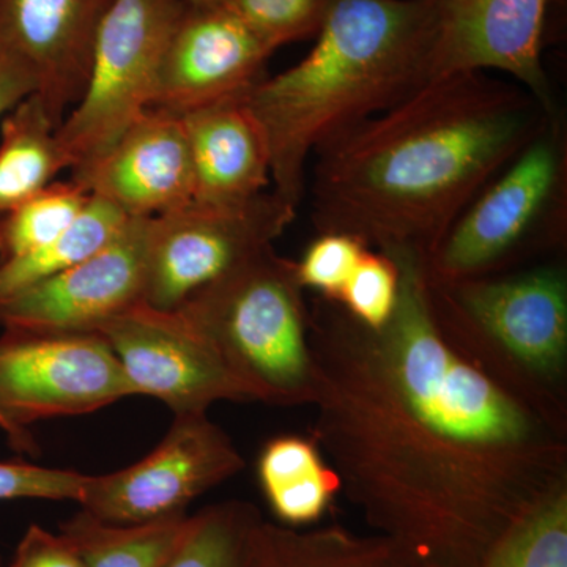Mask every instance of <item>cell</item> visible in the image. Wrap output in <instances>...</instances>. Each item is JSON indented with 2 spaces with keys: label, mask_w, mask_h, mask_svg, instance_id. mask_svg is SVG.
Wrapping results in <instances>:
<instances>
[{
  "label": "cell",
  "mask_w": 567,
  "mask_h": 567,
  "mask_svg": "<svg viewBox=\"0 0 567 567\" xmlns=\"http://www.w3.org/2000/svg\"><path fill=\"white\" fill-rule=\"evenodd\" d=\"M548 0H435L431 81L499 71L558 110L540 59Z\"/></svg>",
  "instance_id": "cell-13"
},
{
  "label": "cell",
  "mask_w": 567,
  "mask_h": 567,
  "mask_svg": "<svg viewBox=\"0 0 567 567\" xmlns=\"http://www.w3.org/2000/svg\"><path fill=\"white\" fill-rule=\"evenodd\" d=\"M244 468L233 439L207 412L182 413L140 462L87 476L80 505L110 524H148L186 514L189 503Z\"/></svg>",
  "instance_id": "cell-10"
},
{
  "label": "cell",
  "mask_w": 567,
  "mask_h": 567,
  "mask_svg": "<svg viewBox=\"0 0 567 567\" xmlns=\"http://www.w3.org/2000/svg\"><path fill=\"white\" fill-rule=\"evenodd\" d=\"M91 194L80 183L52 182L0 216V264L35 251L61 235L80 215Z\"/></svg>",
  "instance_id": "cell-24"
},
{
  "label": "cell",
  "mask_w": 567,
  "mask_h": 567,
  "mask_svg": "<svg viewBox=\"0 0 567 567\" xmlns=\"http://www.w3.org/2000/svg\"><path fill=\"white\" fill-rule=\"evenodd\" d=\"M7 567H85L69 540L59 533L31 525L21 537Z\"/></svg>",
  "instance_id": "cell-30"
},
{
  "label": "cell",
  "mask_w": 567,
  "mask_h": 567,
  "mask_svg": "<svg viewBox=\"0 0 567 567\" xmlns=\"http://www.w3.org/2000/svg\"><path fill=\"white\" fill-rule=\"evenodd\" d=\"M401 274L386 254L365 249L336 303L364 327L379 330L398 305Z\"/></svg>",
  "instance_id": "cell-27"
},
{
  "label": "cell",
  "mask_w": 567,
  "mask_h": 567,
  "mask_svg": "<svg viewBox=\"0 0 567 567\" xmlns=\"http://www.w3.org/2000/svg\"><path fill=\"white\" fill-rule=\"evenodd\" d=\"M151 218H130L99 252L0 300V327L31 333H95L145 303Z\"/></svg>",
  "instance_id": "cell-11"
},
{
  "label": "cell",
  "mask_w": 567,
  "mask_h": 567,
  "mask_svg": "<svg viewBox=\"0 0 567 567\" xmlns=\"http://www.w3.org/2000/svg\"><path fill=\"white\" fill-rule=\"evenodd\" d=\"M567 140L561 111L487 183L423 265L425 282L506 274L565 238Z\"/></svg>",
  "instance_id": "cell-6"
},
{
  "label": "cell",
  "mask_w": 567,
  "mask_h": 567,
  "mask_svg": "<svg viewBox=\"0 0 567 567\" xmlns=\"http://www.w3.org/2000/svg\"><path fill=\"white\" fill-rule=\"evenodd\" d=\"M188 514L117 525L81 509L61 525V535L74 547L85 567H166L181 546Z\"/></svg>",
  "instance_id": "cell-21"
},
{
  "label": "cell",
  "mask_w": 567,
  "mask_h": 567,
  "mask_svg": "<svg viewBox=\"0 0 567 567\" xmlns=\"http://www.w3.org/2000/svg\"><path fill=\"white\" fill-rule=\"evenodd\" d=\"M274 52L226 6L186 3L164 51L151 107L182 115L245 95L262 80Z\"/></svg>",
  "instance_id": "cell-14"
},
{
  "label": "cell",
  "mask_w": 567,
  "mask_h": 567,
  "mask_svg": "<svg viewBox=\"0 0 567 567\" xmlns=\"http://www.w3.org/2000/svg\"><path fill=\"white\" fill-rule=\"evenodd\" d=\"M338 0H224L257 37L279 50L322 31Z\"/></svg>",
  "instance_id": "cell-26"
},
{
  "label": "cell",
  "mask_w": 567,
  "mask_h": 567,
  "mask_svg": "<svg viewBox=\"0 0 567 567\" xmlns=\"http://www.w3.org/2000/svg\"><path fill=\"white\" fill-rule=\"evenodd\" d=\"M0 216L47 188L70 163L58 125L39 96L18 103L0 121Z\"/></svg>",
  "instance_id": "cell-20"
},
{
  "label": "cell",
  "mask_w": 567,
  "mask_h": 567,
  "mask_svg": "<svg viewBox=\"0 0 567 567\" xmlns=\"http://www.w3.org/2000/svg\"><path fill=\"white\" fill-rule=\"evenodd\" d=\"M71 181L125 213L156 218L194 203L192 151L181 114L151 107Z\"/></svg>",
  "instance_id": "cell-16"
},
{
  "label": "cell",
  "mask_w": 567,
  "mask_h": 567,
  "mask_svg": "<svg viewBox=\"0 0 567 567\" xmlns=\"http://www.w3.org/2000/svg\"><path fill=\"white\" fill-rule=\"evenodd\" d=\"M185 0H114L100 25L80 100L55 130L70 171L104 155L151 110Z\"/></svg>",
  "instance_id": "cell-7"
},
{
  "label": "cell",
  "mask_w": 567,
  "mask_h": 567,
  "mask_svg": "<svg viewBox=\"0 0 567 567\" xmlns=\"http://www.w3.org/2000/svg\"><path fill=\"white\" fill-rule=\"evenodd\" d=\"M555 111L517 82L484 71L429 81L317 148V230L352 235L375 251L424 265Z\"/></svg>",
  "instance_id": "cell-2"
},
{
  "label": "cell",
  "mask_w": 567,
  "mask_h": 567,
  "mask_svg": "<svg viewBox=\"0 0 567 567\" xmlns=\"http://www.w3.org/2000/svg\"><path fill=\"white\" fill-rule=\"evenodd\" d=\"M257 480L279 524L303 528L324 516L341 480L315 439L281 435L260 451Z\"/></svg>",
  "instance_id": "cell-19"
},
{
  "label": "cell",
  "mask_w": 567,
  "mask_h": 567,
  "mask_svg": "<svg viewBox=\"0 0 567 567\" xmlns=\"http://www.w3.org/2000/svg\"><path fill=\"white\" fill-rule=\"evenodd\" d=\"M114 0H0V55L31 74L55 125L80 100Z\"/></svg>",
  "instance_id": "cell-15"
},
{
  "label": "cell",
  "mask_w": 567,
  "mask_h": 567,
  "mask_svg": "<svg viewBox=\"0 0 567 567\" xmlns=\"http://www.w3.org/2000/svg\"><path fill=\"white\" fill-rule=\"evenodd\" d=\"M35 93V82L17 62L0 55V121L22 100Z\"/></svg>",
  "instance_id": "cell-31"
},
{
  "label": "cell",
  "mask_w": 567,
  "mask_h": 567,
  "mask_svg": "<svg viewBox=\"0 0 567 567\" xmlns=\"http://www.w3.org/2000/svg\"><path fill=\"white\" fill-rule=\"evenodd\" d=\"M435 0H338L311 52L245 93L274 192L300 207L317 148L431 81Z\"/></svg>",
  "instance_id": "cell-3"
},
{
  "label": "cell",
  "mask_w": 567,
  "mask_h": 567,
  "mask_svg": "<svg viewBox=\"0 0 567 567\" xmlns=\"http://www.w3.org/2000/svg\"><path fill=\"white\" fill-rule=\"evenodd\" d=\"M390 257L401 286L379 330L336 301L309 309L312 439L375 533L427 567H477L567 488V427L462 357L436 327L423 262Z\"/></svg>",
  "instance_id": "cell-1"
},
{
  "label": "cell",
  "mask_w": 567,
  "mask_h": 567,
  "mask_svg": "<svg viewBox=\"0 0 567 567\" xmlns=\"http://www.w3.org/2000/svg\"><path fill=\"white\" fill-rule=\"evenodd\" d=\"M264 520L252 503L230 499L189 516L166 567H249L254 535Z\"/></svg>",
  "instance_id": "cell-23"
},
{
  "label": "cell",
  "mask_w": 567,
  "mask_h": 567,
  "mask_svg": "<svg viewBox=\"0 0 567 567\" xmlns=\"http://www.w3.org/2000/svg\"><path fill=\"white\" fill-rule=\"evenodd\" d=\"M249 567H427L391 537L357 535L339 525L311 529L260 522Z\"/></svg>",
  "instance_id": "cell-18"
},
{
  "label": "cell",
  "mask_w": 567,
  "mask_h": 567,
  "mask_svg": "<svg viewBox=\"0 0 567 567\" xmlns=\"http://www.w3.org/2000/svg\"><path fill=\"white\" fill-rule=\"evenodd\" d=\"M303 290L297 265L270 246L177 309L212 347L246 402L312 405L316 372Z\"/></svg>",
  "instance_id": "cell-5"
},
{
  "label": "cell",
  "mask_w": 567,
  "mask_h": 567,
  "mask_svg": "<svg viewBox=\"0 0 567 567\" xmlns=\"http://www.w3.org/2000/svg\"><path fill=\"white\" fill-rule=\"evenodd\" d=\"M0 566H2V557H0Z\"/></svg>",
  "instance_id": "cell-33"
},
{
  "label": "cell",
  "mask_w": 567,
  "mask_h": 567,
  "mask_svg": "<svg viewBox=\"0 0 567 567\" xmlns=\"http://www.w3.org/2000/svg\"><path fill=\"white\" fill-rule=\"evenodd\" d=\"M192 151L194 203H246L271 185L270 155L244 95L182 114Z\"/></svg>",
  "instance_id": "cell-17"
},
{
  "label": "cell",
  "mask_w": 567,
  "mask_h": 567,
  "mask_svg": "<svg viewBox=\"0 0 567 567\" xmlns=\"http://www.w3.org/2000/svg\"><path fill=\"white\" fill-rule=\"evenodd\" d=\"M117 357L134 394L151 395L175 415L207 412L215 402H246L212 347L178 309L141 303L95 331Z\"/></svg>",
  "instance_id": "cell-12"
},
{
  "label": "cell",
  "mask_w": 567,
  "mask_h": 567,
  "mask_svg": "<svg viewBox=\"0 0 567 567\" xmlns=\"http://www.w3.org/2000/svg\"><path fill=\"white\" fill-rule=\"evenodd\" d=\"M297 208L271 189L241 204L192 203L148 219L145 303L173 311L274 246Z\"/></svg>",
  "instance_id": "cell-9"
},
{
  "label": "cell",
  "mask_w": 567,
  "mask_h": 567,
  "mask_svg": "<svg viewBox=\"0 0 567 567\" xmlns=\"http://www.w3.org/2000/svg\"><path fill=\"white\" fill-rule=\"evenodd\" d=\"M440 333L470 363L567 427V275L561 265L429 284Z\"/></svg>",
  "instance_id": "cell-4"
},
{
  "label": "cell",
  "mask_w": 567,
  "mask_h": 567,
  "mask_svg": "<svg viewBox=\"0 0 567 567\" xmlns=\"http://www.w3.org/2000/svg\"><path fill=\"white\" fill-rule=\"evenodd\" d=\"M189 6L208 7V6H223L224 0H185Z\"/></svg>",
  "instance_id": "cell-32"
},
{
  "label": "cell",
  "mask_w": 567,
  "mask_h": 567,
  "mask_svg": "<svg viewBox=\"0 0 567 567\" xmlns=\"http://www.w3.org/2000/svg\"><path fill=\"white\" fill-rule=\"evenodd\" d=\"M369 249L347 234H320L297 265L298 281L323 300L338 301L361 257Z\"/></svg>",
  "instance_id": "cell-28"
},
{
  "label": "cell",
  "mask_w": 567,
  "mask_h": 567,
  "mask_svg": "<svg viewBox=\"0 0 567 567\" xmlns=\"http://www.w3.org/2000/svg\"><path fill=\"white\" fill-rule=\"evenodd\" d=\"M87 475L28 462H0V499H71L80 503Z\"/></svg>",
  "instance_id": "cell-29"
},
{
  "label": "cell",
  "mask_w": 567,
  "mask_h": 567,
  "mask_svg": "<svg viewBox=\"0 0 567 567\" xmlns=\"http://www.w3.org/2000/svg\"><path fill=\"white\" fill-rule=\"evenodd\" d=\"M477 567H567V488L507 529Z\"/></svg>",
  "instance_id": "cell-25"
},
{
  "label": "cell",
  "mask_w": 567,
  "mask_h": 567,
  "mask_svg": "<svg viewBox=\"0 0 567 567\" xmlns=\"http://www.w3.org/2000/svg\"><path fill=\"white\" fill-rule=\"evenodd\" d=\"M128 216L100 197H89L80 215L61 235L35 251L0 264V300L82 262L121 233Z\"/></svg>",
  "instance_id": "cell-22"
},
{
  "label": "cell",
  "mask_w": 567,
  "mask_h": 567,
  "mask_svg": "<svg viewBox=\"0 0 567 567\" xmlns=\"http://www.w3.org/2000/svg\"><path fill=\"white\" fill-rule=\"evenodd\" d=\"M134 395L110 344L99 333H31L0 338V429L20 453H32L29 427L80 416Z\"/></svg>",
  "instance_id": "cell-8"
}]
</instances>
